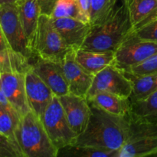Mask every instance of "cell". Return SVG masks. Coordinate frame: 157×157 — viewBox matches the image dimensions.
<instances>
[{
    "mask_svg": "<svg viewBox=\"0 0 157 157\" xmlns=\"http://www.w3.org/2000/svg\"><path fill=\"white\" fill-rule=\"evenodd\" d=\"M69 87V93L87 96L94 75L84 70L75 58V51L71 49L61 63Z\"/></svg>",
    "mask_w": 157,
    "mask_h": 157,
    "instance_id": "14",
    "label": "cell"
},
{
    "mask_svg": "<svg viewBox=\"0 0 157 157\" xmlns=\"http://www.w3.org/2000/svg\"><path fill=\"white\" fill-rule=\"evenodd\" d=\"M67 121L75 133L84 132L90 115V107L85 97L68 93L58 97Z\"/></svg>",
    "mask_w": 157,
    "mask_h": 157,
    "instance_id": "10",
    "label": "cell"
},
{
    "mask_svg": "<svg viewBox=\"0 0 157 157\" xmlns=\"http://www.w3.org/2000/svg\"><path fill=\"white\" fill-rule=\"evenodd\" d=\"M79 5L84 18L87 22L90 23V5L91 0H77Z\"/></svg>",
    "mask_w": 157,
    "mask_h": 157,
    "instance_id": "30",
    "label": "cell"
},
{
    "mask_svg": "<svg viewBox=\"0 0 157 157\" xmlns=\"http://www.w3.org/2000/svg\"><path fill=\"white\" fill-rule=\"evenodd\" d=\"M31 68L48 86L55 96L61 97L69 93V87L61 63L44 60L35 57L31 63Z\"/></svg>",
    "mask_w": 157,
    "mask_h": 157,
    "instance_id": "11",
    "label": "cell"
},
{
    "mask_svg": "<svg viewBox=\"0 0 157 157\" xmlns=\"http://www.w3.org/2000/svg\"><path fill=\"white\" fill-rule=\"evenodd\" d=\"M55 29L71 49L81 48L90 29V23L74 18H52Z\"/></svg>",
    "mask_w": 157,
    "mask_h": 157,
    "instance_id": "15",
    "label": "cell"
},
{
    "mask_svg": "<svg viewBox=\"0 0 157 157\" xmlns=\"http://www.w3.org/2000/svg\"><path fill=\"white\" fill-rule=\"evenodd\" d=\"M38 2L41 15L52 18H78L87 22L77 0H38Z\"/></svg>",
    "mask_w": 157,
    "mask_h": 157,
    "instance_id": "16",
    "label": "cell"
},
{
    "mask_svg": "<svg viewBox=\"0 0 157 157\" xmlns=\"http://www.w3.org/2000/svg\"><path fill=\"white\" fill-rule=\"evenodd\" d=\"M15 139L23 157H58L39 117L32 110L22 116L15 131Z\"/></svg>",
    "mask_w": 157,
    "mask_h": 157,
    "instance_id": "3",
    "label": "cell"
},
{
    "mask_svg": "<svg viewBox=\"0 0 157 157\" xmlns=\"http://www.w3.org/2000/svg\"><path fill=\"white\" fill-rule=\"evenodd\" d=\"M18 15L31 47L38 26L41 12L38 0H17L15 3Z\"/></svg>",
    "mask_w": 157,
    "mask_h": 157,
    "instance_id": "19",
    "label": "cell"
},
{
    "mask_svg": "<svg viewBox=\"0 0 157 157\" xmlns=\"http://www.w3.org/2000/svg\"><path fill=\"white\" fill-rule=\"evenodd\" d=\"M157 155V125L130 116V136L117 157Z\"/></svg>",
    "mask_w": 157,
    "mask_h": 157,
    "instance_id": "5",
    "label": "cell"
},
{
    "mask_svg": "<svg viewBox=\"0 0 157 157\" xmlns=\"http://www.w3.org/2000/svg\"><path fill=\"white\" fill-rule=\"evenodd\" d=\"M132 91V83L125 72L111 64L94 76L86 98L88 99L100 92H107L129 99Z\"/></svg>",
    "mask_w": 157,
    "mask_h": 157,
    "instance_id": "9",
    "label": "cell"
},
{
    "mask_svg": "<svg viewBox=\"0 0 157 157\" xmlns=\"http://www.w3.org/2000/svg\"><path fill=\"white\" fill-rule=\"evenodd\" d=\"M17 0H0V6L6 4H11V3H15Z\"/></svg>",
    "mask_w": 157,
    "mask_h": 157,
    "instance_id": "33",
    "label": "cell"
},
{
    "mask_svg": "<svg viewBox=\"0 0 157 157\" xmlns=\"http://www.w3.org/2000/svg\"><path fill=\"white\" fill-rule=\"evenodd\" d=\"M126 72L133 75H144L157 73V53L149 57L140 64L132 67Z\"/></svg>",
    "mask_w": 157,
    "mask_h": 157,
    "instance_id": "27",
    "label": "cell"
},
{
    "mask_svg": "<svg viewBox=\"0 0 157 157\" xmlns=\"http://www.w3.org/2000/svg\"><path fill=\"white\" fill-rule=\"evenodd\" d=\"M0 103L6 106H11L10 104L8 101L7 98H6V95H5L4 90L2 89V83H1V78H0Z\"/></svg>",
    "mask_w": 157,
    "mask_h": 157,
    "instance_id": "32",
    "label": "cell"
},
{
    "mask_svg": "<svg viewBox=\"0 0 157 157\" xmlns=\"http://www.w3.org/2000/svg\"><path fill=\"white\" fill-rule=\"evenodd\" d=\"M89 104L90 115L87 125L74 145L118 151L130 136V117L117 116Z\"/></svg>",
    "mask_w": 157,
    "mask_h": 157,
    "instance_id": "2",
    "label": "cell"
},
{
    "mask_svg": "<svg viewBox=\"0 0 157 157\" xmlns=\"http://www.w3.org/2000/svg\"><path fill=\"white\" fill-rule=\"evenodd\" d=\"M31 67L29 59L12 49L0 51V75L11 72L25 73Z\"/></svg>",
    "mask_w": 157,
    "mask_h": 157,
    "instance_id": "23",
    "label": "cell"
},
{
    "mask_svg": "<svg viewBox=\"0 0 157 157\" xmlns=\"http://www.w3.org/2000/svg\"><path fill=\"white\" fill-rule=\"evenodd\" d=\"M118 151L89 146L71 145L58 150V156L62 157H117Z\"/></svg>",
    "mask_w": 157,
    "mask_h": 157,
    "instance_id": "24",
    "label": "cell"
},
{
    "mask_svg": "<svg viewBox=\"0 0 157 157\" xmlns=\"http://www.w3.org/2000/svg\"><path fill=\"white\" fill-rule=\"evenodd\" d=\"M133 30L128 4L116 0L104 15L90 23V29L81 48L114 53Z\"/></svg>",
    "mask_w": 157,
    "mask_h": 157,
    "instance_id": "1",
    "label": "cell"
},
{
    "mask_svg": "<svg viewBox=\"0 0 157 157\" xmlns=\"http://www.w3.org/2000/svg\"><path fill=\"white\" fill-rule=\"evenodd\" d=\"M75 58L84 70L94 76L106 67L113 64L114 53L79 48L75 51Z\"/></svg>",
    "mask_w": 157,
    "mask_h": 157,
    "instance_id": "17",
    "label": "cell"
},
{
    "mask_svg": "<svg viewBox=\"0 0 157 157\" xmlns=\"http://www.w3.org/2000/svg\"><path fill=\"white\" fill-rule=\"evenodd\" d=\"M8 48H9V45H8L7 41L4 36V34H3L2 29L1 25H0V51L6 50Z\"/></svg>",
    "mask_w": 157,
    "mask_h": 157,
    "instance_id": "31",
    "label": "cell"
},
{
    "mask_svg": "<svg viewBox=\"0 0 157 157\" xmlns=\"http://www.w3.org/2000/svg\"><path fill=\"white\" fill-rule=\"evenodd\" d=\"M25 73L11 72L0 75L2 86L10 105L21 117L31 111L26 96Z\"/></svg>",
    "mask_w": 157,
    "mask_h": 157,
    "instance_id": "12",
    "label": "cell"
},
{
    "mask_svg": "<svg viewBox=\"0 0 157 157\" xmlns=\"http://www.w3.org/2000/svg\"><path fill=\"white\" fill-rule=\"evenodd\" d=\"M157 53V42L143 39L130 32L114 52L113 64L124 71Z\"/></svg>",
    "mask_w": 157,
    "mask_h": 157,
    "instance_id": "8",
    "label": "cell"
},
{
    "mask_svg": "<svg viewBox=\"0 0 157 157\" xmlns=\"http://www.w3.org/2000/svg\"><path fill=\"white\" fill-rule=\"evenodd\" d=\"M127 4L133 29L157 15V0H130Z\"/></svg>",
    "mask_w": 157,
    "mask_h": 157,
    "instance_id": "21",
    "label": "cell"
},
{
    "mask_svg": "<svg viewBox=\"0 0 157 157\" xmlns=\"http://www.w3.org/2000/svg\"><path fill=\"white\" fill-rule=\"evenodd\" d=\"M125 72L133 86V91L129 98L130 104L145 99L157 90V73L144 75H133Z\"/></svg>",
    "mask_w": 157,
    "mask_h": 157,
    "instance_id": "20",
    "label": "cell"
},
{
    "mask_svg": "<svg viewBox=\"0 0 157 157\" xmlns=\"http://www.w3.org/2000/svg\"><path fill=\"white\" fill-rule=\"evenodd\" d=\"M0 25L9 48L32 62L36 55L25 33L15 3L0 6Z\"/></svg>",
    "mask_w": 157,
    "mask_h": 157,
    "instance_id": "7",
    "label": "cell"
},
{
    "mask_svg": "<svg viewBox=\"0 0 157 157\" xmlns=\"http://www.w3.org/2000/svg\"><path fill=\"white\" fill-rule=\"evenodd\" d=\"M35 55L39 58L61 63L71 50L52 22V18L40 15L32 43Z\"/></svg>",
    "mask_w": 157,
    "mask_h": 157,
    "instance_id": "4",
    "label": "cell"
},
{
    "mask_svg": "<svg viewBox=\"0 0 157 157\" xmlns=\"http://www.w3.org/2000/svg\"><path fill=\"white\" fill-rule=\"evenodd\" d=\"M116 0H91L90 24L104 15L111 8Z\"/></svg>",
    "mask_w": 157,
    "mask_h": 157,
    "instance_id": "29",
    "label": "cell"
},
{
    "mask_svg": "<svg viewBox=\"0 0 157 157\" xmlns=\"http://www.w3.org/2000/svg\"><path fill=\"white\" fill-rule=\"evenodd\" d=\"M130 116L157 125V90L145 99L130 104Z\"/></svg>",
    "mask_w": 157,
    "mask_h": 157,
    "instance_id": "22",
    "label": "cell"
},
{
    "mask_svg": "<svg viewBox=\"0 0 157 157\" xmlns=\"http://www.w3.org/2000/svg\"><path fill=\"white\" fill-rule=\"evenodd\" d=\"M21 117L12 107L0 103V133L16 142L15 131ZM18 145V144H17Z\"/></svg>",
    "mask_w": 157,
    "mask_h": 157,
    "instance_id": "25",
    "label": "cell"
},
{
    "mask_svg": "<svg viewBox=\"0 0 157 157\" xmlns=\"http://www.w3.org/2000/svg\"><path fill=\"white\" fill-rule=\"evenodd\" d=\"M25 77L29 105L31 110L41 117L55 95L32 68L25 72Z\"/></svg>",
    "mask_w": 157,
    "mask_h": 157,
    "instance_id": "13",
    "label": "cell"
},
{
    "mask_svg": "<svg viewBox=\"0 0 157 157\" xmlns=\"http://www.w3.org/2000/svg\"><path fill=\"white\" fill-rule=\"evenodd\" d=\"M126 1H127V3H128V2H129V1H130V0H126Z\"/></svg>",
    "mask_w": 157,
    "mask_h": 157,
    "instance_id": "34",
    "label": "cell"
},
{
    "mask_svg": "<svg viewBox=\"0 0 157 157\" xmlns=\"http://www.w3.org/2000/svg\"><path fill=\"white\" fill-rule=\"evenodd\" d=\"M87 101L112 114L124 117H128L130 115V102L127 98L107 92H100L88 98Z\"/></svg>",
    "mask_w": 157,
    "mask_h": 157,
    "instance_id": "18",
    "label": "cell"
},
{
    "mask_svg": "<svg viewBox=\"0 0 157 157\" xmlns=\"http://www.w3.org/2000/svg\"><path fill=\"white\" fill-rule=\"evenodd\" d=\"M40 119L52 144L58 150L75 144L78 135L71 127L58 97H54Z\"/></svg>",
    "mask_w": 157,
    "mask_h": 157,
    "instance_id": "6",
    "label": "cell"
},
{
    "mask_svg": "<svg viewBox=\"0 0 157 157\" xmlns=\"http://www.w3.org/2000/svg\"><path fill=\"white\" fill-rule=\"evenodd\" d=\"M131 32L143 39L157 42V15Z\"/></svg>",
    "mask_w": 157,
    "mask_h": 157,
    "instance_id": "26",
    "label": "cell"
},
{
    "mask_svg": "<svg viewBox=\"0 0 157 157\" xmlns=\"http://www.w3.org/2000/svg\"><path fill=\"white\" fill-rule=\"evenodd\" d=\"M0 157H23L15 142L0 133Z\"/></svg>",
    "mask_w": 157,
    "mask_h": 157,
    "instance_id": "28",
    "label": "cell"
}]
</instances>
